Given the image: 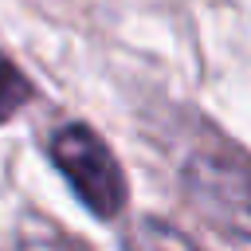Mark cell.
I'll return each mask as SVG.
<instances>
[{
	"label": "cell",
	"mask_w": 251,
	"mask_h": 251,
	"mask_svg": "<svg viewBox=\"0 0 251 251\" xmlns=\"http://www.w3.org/2000/svg\"><path fill=\"white\" fill-rule=\"evenodd\" d=\"M180 173L192 208L208 224L251 239V157L243 149L224 137H208L188 149Z\"/></svg>",
	"instance_id": "obj_1"
},
{
	"label": "cell",
	"mask_w": 251,
	"mask_h": 251,
	"mask_svg": "<svg viewBox=\"0 0 251 251\" xmlns=\"http://www.w3.org/2000/svg\"><path fill=\"white\" fill-rule=\"evenodd\" d=\"M31 82H27V75L0 51V122H8V118H16L27 102H31Z\"/></svg>",
	"instance_id": "obj_4"
},
{
	"label": "cell",
	"mask_w": 251,
	"mask_h": 251,
	"mask_svg": "<svg viewBox=\"0 0 251 251\" xmlns=\"http://www.w3.org/2000/svg\"><path fill=\"white\" fill-rule=\"evenodd\" d=\"M51 161L75 188V196L98 216L118 220L126 208V173L110 145L82 122H67L51 133Z\"/></svg>",
	"instance_id": "obj_2"
},
{
	"label": "cell",
	"mask_w": 251,
	"mask_h": 251,
	"mask_svg": "<svg viewBox=\"0 0 251 251\" xmlns=\"http://www.w3.org/2000/svg\"><path fill=\"white\" fill-rule=\"evenodd\" d=\"M122 251H200V247L165 220H141L129 227Z\"/></svg>",
	"instance_id": "obj_3"
}]
</instances>
